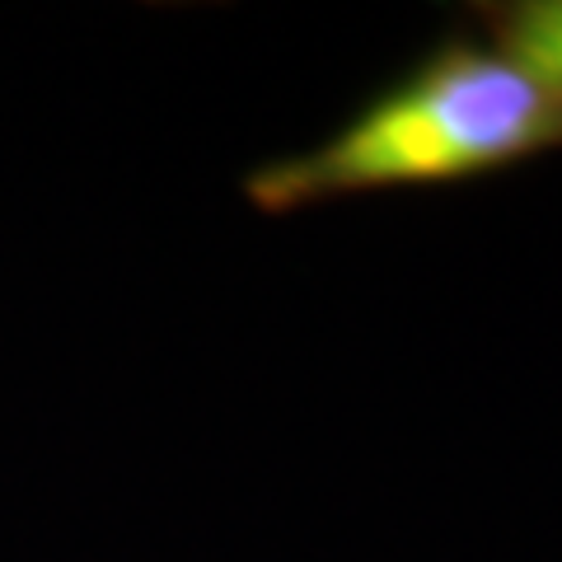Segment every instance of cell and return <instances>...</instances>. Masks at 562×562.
I'll list each match as a JSON object with an SVG mask.
<instances>
[{"label": "cell", "instance_id": "cell-2", "mask_svg": "<svg viewBox=\"0 0 562 562\" xmlns=\"http://www.w3.org/2000/svg\"><path fill=\"white\" fill-rule=\"evenodd\" d=\"M492 43L562 90V0H512L483 10Z\"/></svg>", "mask_w": 562, "mask_h": 562}, {"label": "cell", "instance_id": "cell-1", "mask_svg": "<svg viewBox=\"0 0 562 562\" xmlns=\"http://www.w3.org/2000/svg\"><path fill=\"white\" fill-rule=\"evenodd\" d=\"M562 146V90L497 43H450L319 146L277 155L244 173L262 216L319 206L351 192L454 183Z\"/></svg>", "mask_w": 562, "mask_h": 562}]
</instances>
